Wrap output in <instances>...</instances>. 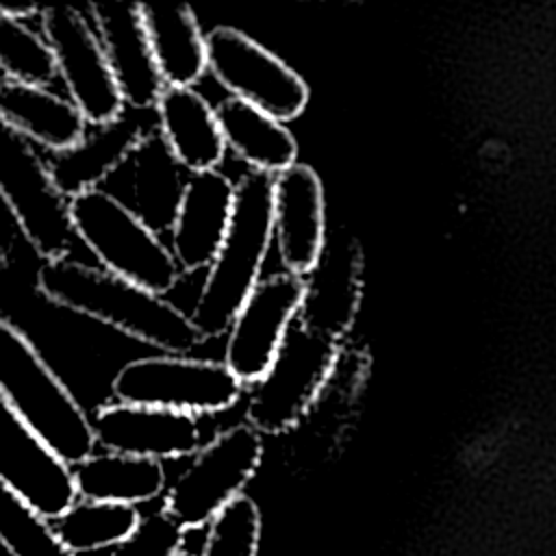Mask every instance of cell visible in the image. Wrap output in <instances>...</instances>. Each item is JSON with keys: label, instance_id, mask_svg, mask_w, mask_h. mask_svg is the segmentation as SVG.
Segmentation results:
<instances>
[{"label": "cell", "instance_id": "cell-11", "mask_svg": "<svg viewBox=\"0 0 556 556\" xmlns=\"http://www.w3.org/2000/svg\"><path fill=\"white\" fill-rule=\"evenodd\" d=\"M304 295L302 276L274 274L252 289L228 328L226 367L241 380L254 384L269 369L289 326L300 313Z\"/></svg>", "mask_w": 556, "mask_h": 556}, {"label": "cell", "instance_id": "cell-10", "mask_svg": "<svg viewBox=\"0 0 556 556\" xmlns=\"http://www.w3.org/2000/svg\"><path fill=\"white\" fill-rule=\"evenodd\" d=\"M43 37L72 102L93 126L115 119L124 111L106 54L87 17L67 4L41 9Z\"/></svg>", "mask_w": 556, "mask_h": 556}, {"label": "cell", "instance_id": "cell-30", "mask_svg": "<svg viewBox=\"0 0 556 556\" xmlns=\"http://www.w3.org/2000/svg\"><path fill=\"white\" fill-rule=\"evenodd\" d=\"M178 556H193V554H191V552H180Z\"/></svg>", "mask_w": 556, "mask_h": 556}, {"label": "cell", "instance_id": "cell-21", "mask_svg": "<svg viewBox=\"0 0 556 556\" xmlns=\"http://www.w3.org/2000/svg\"><path fill=\"white\" fill-rule=\"evenodd\" d=\"M141 20L167 87H191L208 70L206 35L189 4H141Z\"/></svg>", "mask_w": 556, "mask_h": 556}, {"label": "cell", "instance_id": "cell-27", "mask_svg": "<svg viewBox=\"0 0 556 556\" xmlns=\"http://www.w3.org/2000/svg\"><path fill=\"white\" fill-rule=\"evenodd\" d=\"M261 510L248 495L235 497L208 523L200 556H256Z\"/></svg>", "mask_w": 556, "mask_h": 556}, {"label": "cell", "instance_id": "cell-15", "mask_svg": "<svg viewBox=\"0 0 556 556\" xmlns=\"http://www.w3.org/2000/svg\"><path fill=\"white\" fill-rule=\"evenodd\" d=\"M89 13L124 106L137 111L156 109L167 85L141 20V2H98L89 4Z\"/></svg>", "mask_w": 556, "mask_h": 556}, {"label": "cell", "instance_id": "cell-12", "mask_svg": "<svg viewBox=\"0 0 556 556\" xmlns=\"http://www.w3.org/2000/svg\"><path fill=\"white\" fill-rule=\"evenodd\" d=\"M0 484L46 519L61 517L76 500L65 465L0 393Z\"/></svg>", "mask_w": 556, "mask_h": 556}, {"label": "cell", "instance_id": "cell-25", "mask_svg": "<svg viewBox=\"0 0 556 556\" xmlns=\"http://www.w3.org/2000/svg\"><path fill=\"white\" fill-rule=\"evenodd\" d=\"M0 545L9 556H76L52 523L0 484Z\"/></svg>", "mask_w": 556, "mask_h": 556}, {"label": "cell", "instance_id": "cell-14", "mask_svg": "<svg viewBox=\"0 0 556 556\" xmlns=\"http://www.w3.org/2000/svg\"><path fill=\"white\" fill-rule=\"evenodd\" d=\"M96 445L139 458L165 460L198 454L202 428L198 415L161 406L111 402L91 417Z\"/></svg>", "mask_w": 556, "mask_h": 556}, {"label": "cell", "instance_id": "cell-26", "mask_svg": "<svg viewBox=\"0 0 556 556\" xmlns=\"http://www.w3.org/2000/svg\"><path fill=\"white\" fill-rule=\"evenodd\" d=\"M0 70L7 80L43 87L56 74V61L46 39L35 35L24 22L0 15Z\"/></svg>", "mask_w": 556, "mask_h": 556}, {"label": "cell", "instance_id": "cell-4", "mask_svg": "<svg viewBox=\"0 0 556 556\" xmlns=\"http://www.w3.org/2000/svg\"><path fill=\"white\" fill-rule=\"evenodd\" d=\"M70 213L76 237L96 254L102 269L159 295L180 280L182 269L172 248L109 191L96 187L70 198Z\"/></svg>", "mask_w": 556, "mask_h": 556}, {"label": "cell", "instance_id": "cell-9", "mask_svg": "<svg viewBox=\"0 0 556 556\" xmlns=\"http://www.w3.org/2000/svg\"><path fill=\"white\" fill-rule=\"evenodd\" d=\"M208 70L232 98L278 122L304 113L311 91L304 78L280 56L235 26H215L206 35Z\"/></svg>", "mask_w": 556, "mask_h": 556}, {"label": "cell", "instance_id": "cell-23", "mask_svg": "<svg viewBox=\"0 0 556 556\" xmlns=\"http://www.w3.org/2000/svg\"><path fill=\"white\" fill-rule=\"evenodd\" d=\"M76 495L91 502L141 504L154 500L165 486L161 460L117 452L91 454L72 467Z\"/></svg>", "mask_w": 556, "mask_h": 556}, {"label": "cell", "instance_id": "cell-7", "mask_svg": "<svg viewBox=\"0 0 556 556\" xmlns=\"http://www.w3.org/2000/svg\"><path fill=\"white\" fill-rule=\"evenodd\" d=\"M263 458V437L250 424L222 430L200 447L191 465L169 486L163 510L182 528L193 530L241 495Z\"/></svg>", "mask_w": 556, "mask_h": 556}, {"label": "cell", "instance_id": "cell-3", "mask_svg": "<svg viewBox=\"0 0 556 556\" xmlns=\"http://www.w3.org/2000/svg\"><path fill=\"white\" fill-rule=\"evenodd\" d=\"M0 393L70 467L93 454L91 419L13 324L0 317Z\"/></svg>", "mask_w": 556, "mask_h": 556}, {"label": "cell", "instance_id": "cell-8", "mask_svg": "<svg viewBox=\"0 0 556 556\" xmlns=\"http://www.w3.org/2000/svg\"><path fill=\"white\" fill-rule=\"evenodd\" d=\"M241 380L226 363L159 354L128 361L111 380L119 402L202 415L219 413L241 397Z\"/></svg>", "mask_w": 556, "mask_h": 556}, {"label": "cell", "instance_id": "cell-22", "mask_svg": "<svg viewBox=\"0 0 556 556\" xmlns=\"http://www.w3.org/2000/svg\"><path fill=\"white\" fill-rule=\"evenodd\" d=\"M224 143L254 172L280 174L295 163L298 141L293 132L261 109L226 98L215 109Z\"/></svg>", "mask_w": 556, "mask_h": 556}, {"label": "cell", "instance_id": "cell-28", "mask_svg": "<svg viewBox=\"0 0 556 556\" xmlns=\"http://www.w3.org/2000/svg\"><path fill=\"white\" fill-rule=\"evenodd\" d=\"M185 530L165 513L141 517L135 532L113 547L111 556H178Z\"/></svg>", "mask_w": 556, "mask_h": 556}, {"label": "cell", "instance_id": "cell-29", "mask_svg": "<svg viewBox=\"0 0 556 556\" xmlns=\"http://www.w3.org/2000/svg\"><path fill=\"white\" fill-rule=\"evenodd\" d=\"M35 13H41V7H37V4H0V15L15 20V22H24V20L33 17Z\"/></svg>", "mask_w": 556, "mask_h": 556}, {"label": "cell", "instance_id": "cell-6", "mask_svg": "<svg viewBox=\"0 0 556 556\" xmlns=\"http://www.w3.org/2000/svg\"><path fill=\"white\" fill-rule=\"evenodd\" d=\"M0 198L13 213L20 230L46 258H65L76 237L70 198L56 185L48 161L30 139L0 119Z\"/></svg>", "mask_w": 556, "mask_h": 556}, {"label": "cell", "instance_id": "cell-20", "mask_svg": "<svg viewBox=\"0 0 556 556\" xmlns=\"http://www.w3.org/2000/svg\"><path fill=\"white\" fill-rule=\"evenodd\" d=\"M0 119L54 154L74 148L87 132V119L72 100L15 80L0 83Z\"/></svg>", "mask_w": 556, "mask_h": 556}, {"label": "cell", "instance_id": "cell-1", "mask_svg": "<svg viewBox=\"0 0 556 556\" xmlns=\"http://www.w3.org/2000/svg\"><path fill=\"white\" fill-rule=\"evenodd\" d=\"M37 289L52 304L98 319L165 354L185 356L206 341L191 315L163 295L67 256L39 267Z\"/></svg>", "mask_w": 556, "mask_h": 556}, {"label": "cell", "instance_id": "cell-24", "mask_svg": "<svg viewBox=\"0 0 556 556\" xmlns=\"http://www.w3.org/2000/svg\"><path fill=\"white\" fill-rule=\"evenodd\" d=\"M139 521L141 517L130 504L78 497L61 517L52 519V528L70 552L80 554L119 545L135 532Z\"/></svg>", "mask_w": 556, "mask_h": 556}, {"label": "cell", "instance_id": "cell-13", "mask_svg": "<svg viewBox=\"0 0 556 556\" xmlns=\"http://www.w3.org/2000/svg\"><path fill=\"white\" fill-rule=\"evenodd\" d=\"M304 280L298 321L332 341L352 328L363 295V252L352 232L337 228L326 235L319 258Z\"/></svg>", "mask_w": 556, "mask_h": 556}, {"label": "cell", "instance_id": "cell-17", "mask_svg": "<svg viewBox=\"0 0 556 556\" xmlns=\"http://www.w3.org/2000/svg\"><path fill=\"white\" fill-rule=\"evenodd\" d=\"M274 235L287 271L306 276L328 235L324 187L306 163H293L274 176Z\"/></svg>", "mask_w": 556, "mask_h": 556}, {"label": "cell", "instance_id": "cell-5", "mask_svg": "<svg viewBox=\"0 0 556 556\" xmlns=\"http://www.w3.org/2000/svg\"><path fill=\"white\" fill-rule=\"evenodd\" d=\"M337 358V341L304 328L295 319L269 369L252 384L245 404L248 424L261 434H282L298 426L334 374Z\"/></svg>", "mask_w": 556, "mask_h": 556}, {"label": "cell", "instance_id": "cell-16", "mask_svg": "<svg viewBox=\"0 0 556 556\" xmlns=\"http://www.w3.org/2000/svg\"><path fill=\"white\" fill-rule=\"evenodd\" d=\"M232 206L235 185L219 169L187 178L172 219V254L182 274L211 267L226 237Z\"/></svg>", "mask_w": 556, "mask_h": 556}, {"label": "cell", "instance_id": "cell-18", "mask_svg": "<svg viewBox=\"0 0 556 556\" xmlns=\"http://www.w3.org/2000/svg\"><path fill=\"white\" fill-rule=\"evenodd\" d=\"M150 113L154 109L137 111L124 106L115 119L85 132L74 148L56 152L48 165L61 191L74 198L87 189H96L100 180L113 174L152 135L159 119H152Z\"/></svg>", "mask_w": 556, "mask_h": 556}, {"label": "cell", "instance_id": "cell-2", "mask_svg": "<svg viewBox=\"0 0 556 556\" xmlns=\"http://www.w3.org/2000/svg\"><path fill=\"white\" fill-rule=\"evenodd\" d=\"M274 237V176L245 172L235 185L226 237L206 271L191 319L204 339L224 334L258 285Z\"/></svg>", "mask_w": 556, "mask_h": 556}, {"label": "cell", "instance_id": "cell-19", "mask_svg": "<svg viewBox=\"0 0 556 556\" xmlns=\"http://www.w3.org/2000/svg\"><path fill=\"white\" fill-rule=\"evenodd\" d=\"M156 119L172 156L191 174L217 169L226 143L208 100L191 87H165Z\"/></svg>", "mask_w": 556, "mask_h": 556}]
</instances>
